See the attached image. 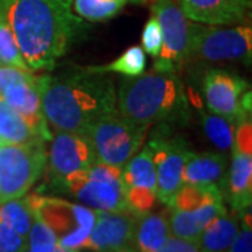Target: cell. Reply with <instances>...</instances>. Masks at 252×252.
<instances>
[{
    "mask_svg": "<svg viewBox=\"0 0 252 252\" xmlns=\"http://www.w3.org/2000/svg\"><path fill=\"white\" fill-rule=\"evenodd\" d=\"M18 51L31 70H54L56 61L80 36L83 18L72 0H0Z\"/></svg>",
    "mask_w": 252,
    "mask_h": 252,
    "instance_id": "cell-1",
    "label": "cell"
},
{
    "mask_svg": "<svg viewBox=\"0 0 252 252\" xmlns=\"http://www.w3.org/2000/svg\"><path fill=\"white\" fill-rule=\"evenodd\" d=\"M41 105L48 126L86 135L97 119L117 112V90L108 73L94 67L39 76Z\"/></svg>",
    "mask_w": 252,
    "mask_h": 252,
    "instance_id": "cell-2",
    "label": "cell"
},
{
    "mask_svg": "<svg viewBox=\"0 0 252 252\" xmlns=\"http://www.w3.org/2000/svg\"><path fill=\"white\" fill-rule=\"evenodd\" d=\"M117 109L127 119L142 124H181L188 119L187 94L177 72L158 70L126 77L117 91Z\"/></svg>",
    "mask_w": 252,
    "mask_h": 252,
    "instance_id": "cell-3",
    "label": "cell"
},
{
    "mask_svg": "<svg viewBox=\"0 0 252 252\" xmlns=\"http://www.w3.org/2000/svg\"><path fill=\"white\" fill-rule=\"evenodd\" d=\"M62 185L95 212H132L121 167L95 161L86 170L67 175Z\"/></svg>",
    "mask_w": 252,
    "mask_h": 252,
    "instance_id": "cell-4",
    "label": "cell"
},
{
    "mask_svg": "<svg viewBox=\"0 0 252 252\" xmlns=\"http://www.w3.org/2000/svg\"><path fill=\"white\" fill-rule=\"evenodd\" d=\"M149 125L127 119L119 112L99 118L87 129L95 161L124 167L143 146Z\"/></svg>",
    "mask_w": 252,
    "mask_h": 252,
    "instance_id": "cell-5",
    "label": "cell"
},
{
    "mask_svg": "<svg viewBox=\"0 0 252 252\" xmlns=\"http://www.w3.org/2000/svg\"><path fill=\"white\" fill-rule=\"evenodd\" d=\"M34 213L41 217L56 235L58 244L73 251L86 250L95 210L67 200L41 195H30Z\"/></svg>",
    "mask_w": 252,
    "mask_h": 252,
    "instance_id": "cell-6",
    "label": "cell"
},
{
    "mask_svg": "<svg viewBox=\"0 0 252 252\" xmlns=\"http://www.w3.org/2000/svg\"><path fill=\"white\" fill-rule=\"evenodd\" d=\"M46 167L44 142L0 146V205L27 195Z\"/></svg>",
    "mask_w": 252,
    "mask_h": 252,
    "instance_id": "cell-7",
    "label": "cell"
},
{
    "mask_svg": "<svg viewBox=\"0 0 252 252\" xmlns=\"http://www.w3.org/2000/svg\"><path fill=\"white\" fill-rule=\"evenodd\" d=\"M207 62H241L251 64L252 28L250 26L220 27L192 23L190 58Z\"/></svg>",
    "mask_w": 252,
    "mask_h": 252,
    "instance_id": "cell-8",
    "label": "cell"
},
{
    "mask_svg": "<svg viewBox=\"0 0 252 252\" xmlns=\"http://www.w3.org/2000/svg\"><path fill=\"white\" fill-rule=\"evenodd\" d=\"M152 13L161 28L162 45L154 69L177 72L190 59L192 23L177 0H152Z\"/></svg>",
    "mask_w": 252,
    "mask_h": 252,
    "instance_id": "cell-9",
    "label": "cell"
},
{
    "mask_svg": "<svg viewBox=\"0 0 252 252\" xmlns=\"http://www.w3.org/2000/svg\"><path fill=\"white\" fill-rule=\"evenodd\" d=\"M0 101L24 118L42 140L51 139L41 105L38 77L31 70L0 64Z\"/></svg>",
    "mask_w": 252,
    "mask_h": 252,
    "instance_id": "cell-10",
    "label": "cell"
},
{
    "mask_svg": "<svg viewBox=\"0 0 252 252\" xmlns=\"http://www.w3.org/2000/svg\"><path fill=\"white\" fill-rule=\"evenodd\" d=\"M203 97L207 109L233 121L235 125L251 118V90L243 77L210 69L203 77Z\"/></svg>",
    "mask_w": 252,
    "mask_h": 252,
    "instance_id": "cell-11",
    "label": "cell"
},
{
    "mask_svg": "<svg viewBox=\"0 0 252 252\" xmlns=\"http://www.w3.org/2000/svg\"><path fill=\"white\" fill-rule=\"evenodd\" d=\"M157 178V199L170 206L182 188V171L188 154V143L180 136H158L150 142Z\"/></svg>",
    "mask_w": 252,
    "mask_h": 252,
    "instance_id": "cell-12",
    "label": "cell"
},
{
    "mask_svg": "<svg viewBox=\"0 0 252 252\" xmlns=\"http://www.w3.org/2000/svg\"><path fill=\"white\" fill-rule=\"evenodd\" d=\"M140 215L133 212H95L86 250L94 252H139L136 225Z\"/></svg>",
    "mask_w": 252,
    "mask_h": 252,
    "instance_id": "cell-13",
    "label": "cell"
},
{
    "mask_svg": "<svg viewBox=\"0 0 252 252\" xmlns=\"http://www.w3.org/2000/svg\"><path fill=\"white\" fill-rule=\"evenodd\" d=\"M46 162L52 181L63 184L67 175L91 167L95 162V154L86 135L56 130L46 153Z\"/></svg>",
    "mask_w": 252,
    "mask_h": 252,
    "instance_id": "cell-14",
    "label": "cell"
},
{
    "mask_svg": "<svg viewBox=\"0 0 252 252\" xmlns=\"http://www.w3.org/2000/svg\"><path fill=\"white\" fill-rule=\"evenodd\" d=\"M129 209L136 215L149 213L157 202V178L153 149L147 143L122 167Z\"/></svg>",
    "mask_w": 252,
    "mask_h": 252,
    "instance_id": "cell-15",
    "label": "cell"
},
{
    "mask_svg": "<svg viewBox=\"0 0 252 252\" xmlns=\"http://www.w3.org/2000/svg\"><path fill=\"white\" fill-rule=\"evenodd\" d=\"M177 3L190 21L207 26L244 23L248 10L243 0H177Z\"/></svg>",
    "mask_w": 252,
    "mask_h": 252,
    "instance_id": "cell-16",
    "label": "cell"
},
{
    "mask_svg": "<svg viewBox=\"0 0 252 252\" xmlns=\"http://www.w3.org/2000/svg\"><path fill=\"white\" fill-rule=\"evenodd\" d=\"M223 198L228 200L233 210L237 213L251 209L252 152L233 146L231 164L225 177Z\"/></svg>",
    "mask_w": 252,
    "mask_h": 252,
    "instance_id": "cell-17",
    "label": "cell"
},
{
    "mask_svg": "<svg viewBox=\"0 0 252 252\" xmlns=\"http://www.w3.org/2000/svg\"><path fill=\"white\" fill-rule=\"evenodd\" d=\"M227 157L221 153H193L188 152L184 171V185L217 187L223 193L227 177Z\"/></svg>",
    "mask_w": 252,
    "mask_h": 252,
    "instance_id": "cell-18",
    "label": "cell"
},
{
    "mask_svg": "<svg viewBox=\"0 0 252 252\" xmlns=\"http://www.w3.org/2000/svg\"><path fill=\"white\" fill-rule=\"evenodd\" d=\"M240 227V213H225L206 225L198 240L200 252H227Z\"/></svg>",
    "mask_w": 252,
    "mask_h": 252,
    "instance_id": "cell-19",
    "label": "cell"
},
{
    "mask_svg": "<svg viewBox=\"0 0 252 252\" xmlns=\"http://www.w3.org/2000/svg\"><path fill=\"white\" fill-rule=\"evenodd\" d=\"M168 235V210L161 213H144L137 219L135 240L139 252H156Z\"/></svg>",
    "mask_w": 252,
    "mask_h": 252,
    "instance_id": "cell-20",
    "label": "cell"
},
{
    "mask_svg": "<svg viewBox=\"0 0 252 252\" xmlns=\"http://www.w3.org/2000/svg\"><path fill=\"white\" fill-rule=\"evenodd\" d=\"M0 137L4 143L28 144L44 142L27 121L0 101Z\"/></svg>",
    "mask_w": 252,
    "mask_h": 252,
    "instance_id": "cell-21",
    "label": "cell"
},
{
    "mask_svg": "<svg viewBox=\"0 0 252 252\" xmlns=\"http://www.w3.org/2000/svg\"><path fill=\"white\" fill-rule=\"evenodd\" d=\"M205 135L223 153H231L234 146L235 124L228 118L213 112H200Z\"/></svg>",
    "mask_w": 252,
    "mask_h": 252,
    "instance_id": "cell-22",
    "label": "cell"
},
{
    "mask_svg": "<svg viewBox=\"0 0 252 252\" xmlns=\"http://www.w3.org/2000/svg\"><path fill=\"white\" fill-rule=\"evenodd\" d=\"M34 217L35 215L32 203L30 200V196L26 195L0 205V219L23 237H27Z\"/></svg>",
    "mask_w": 252,
    "mask_h": 252,
    "instance_id": "cell-23",
    "label": "cell"
},
{
    "mask_svg": "<svg viewBox=\"0 0 252 252\" xmlns=\"http://www.w3.org/2000/svg\"><path fill=\"white\" fill-rule=\"evenodd\" d=\"M129 0H72L73 11L87 21H105L115 17Z\"/></svg>",
    "mask_w": 252,
    "mask_h": 252,
    "instance_id": "cell-24",
    "label": "cell"
},
{
    "mask_svg": "<svg viewBox=\"0 0 252 252\" xmlns=\"http://www.w3.org/2000/svg\"><path fill=\"white\" fill-rule=\"evenodd\" d=\"M0 64L31 70L24 61L23 55L18 51L13 30L10 27L7 13L1 3H0Z\"/></svg>",
    "mask_w": 252,
    "mask_h": 252,
    "instance_id": "cell-25",
    "label": "cell"
},
{
    "mask_svg": "<svg viewBox=\"0 0 252 252\" xmlns=\"http://www.w3.org/2000/svg\"><path fill=\"white\" fill-rule=\"evenodd\" d=\"M94 69L98 72L121 73L127 77L140 76L146 70V55L142 46H130L117 61H114L107 66H98Z\"/></svg>",
    "mask_w": 252,
    "mask_h": 252,
    "instance_id": "cell-26",
    "label": "cell"
},
{
    "mask_svg": "<svg viewBox=\"0 0 252 252\" xmlns=\"http://www.w3.org/2000/svg\"><path fill=\"white\" fill-rule=\"evenodd\" d=\"M56 245L58 240L54 231L41 217L35 215L27 234V247L30 252H54Z\"/></svg>",
    "mask_w": 252,
    "mask_h": 252,
    "instance_id": "cell-27",
    "label": "cell"
},
{
    "mask_svg": "<svg viewBox=\"0 0 252 252\" xmlns=\"http://www.w3.org/2000/svg\"><path fill=\"white\" fill-rule=\"evenodd\" d=\"M227 252H252L251 209L240 213V227Z\"/></svg>",
    "mask_w": 252,
    "mask_h": 252,
    "instance_id": "cell-28",
    "label": "cell"
},
{
    "mask_svg": "<svg viewBox=\"0 0 252 252\" xmlns=\"http://www.w3.org/2000/svg\"><path fill=\"white\" fill-rule=\"evenodd\" d=\"M142 45H143L142 46L143 51H146L147 54L152 55L154 58H157L160 55L162 45L161 28L154 16L144 26L143 32H142Z\"/></svg>",
    "mask_w": 252,
    "mask_h": 252,
    "instance_id": "cell-29",
    "label": "cell"
},
{
    "mask_svg": "<svg viewBox=\"0 0 252 252\" xmlns=\"http://www.w3.org/2000/svg\"><path fill=\"white\" fill-rule=\"evenodd\" d=\"M27 247V237L20 235L0 219V252H23Z\"/></svg>",
    "mask_w": 252,
    "mask_h": 252,
    "instance_id": "cell-30",
    "label": "cell"
},
{
    "mask_svg": "<svg viewBox=\"0 0 252 252\" xmlns=\"http://www.w3.org/2000/svg\"><path fill=\"white\" fill-rule=\"evenodd\" d=\"M156 252H200L198 243L188 241L184 238H178L174 235H168L165 241Z\"/></svg>",
    "mask_w": 252,
    "mask_h": 252,
    "instance_id": "cell-31",
    "label": "cell"
},
{
    "mask_svg": "<svg viewBox=\"0 0 252 252\" xmlns=\"http://www.w3.org/2000/svg\"><path fill=\"white\" fill-rule=\"evenodd\" d=\"M54 252H77V251H73V250H67V248L62 247L61 244H58V245L55 247Z\"/></svg>",
    "mask_w": 252,
    "mask_h": 252,
    "instance_id": "cell-32",
    "label": "cell"
},
{
    "mask_svg": "<svg viewBox=\"0 0 252 252\" xmlns=\"http://www.w3.org/2000/svg\"><path fill=\"white\" fill-rule=\"evenodd\" d=\"M243 3H244V6H245L247 9L251 10V7H252V0H243Z\"/></svg>",
    "mask_w": 252,
    "mask_h": 252,
    "instance_id": "cell-33",
    "label": "cell"
},
{
    "mask_svg": "<svg viewBox=\"0 0 252 252\" xmlns=\"http://www.w3.org/2000/svg\"><path fill=\"white\" fill-rule=\"evenodd\" d=\"M132 3H143V1H147V0H129Z\"/></svg>",
    "mask_w": 252,
    "mask_h": 252,
    "instance_id": "cell-34",
    "label": "cell"
},
{
    "mask_svg": "<svg viewBox=\"0 0 252 252\" xmlns=\"http://www.w3.org/2000/svg\"><path fill=\"white\" fill-rule=\"evenodd\" d=\"M1 144H4V142H3V139L0 137V146H1Z\"/></svg>",
    "mask_w": 252,
    "mask_h": 252,
    "instance_id": "cell-35",
    "label": "cell"
}]
</instances>
